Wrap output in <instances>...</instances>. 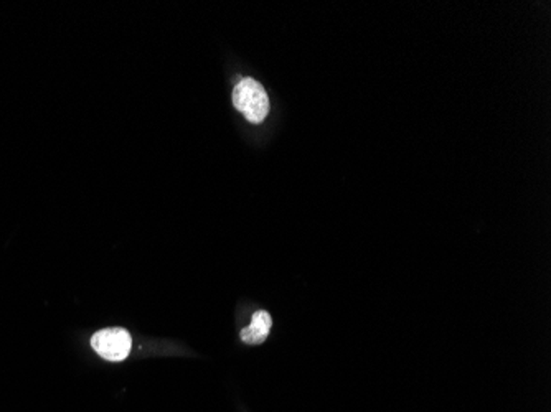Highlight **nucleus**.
<instances>
[{
	"mask_svg": "<svg viewBox=\"0 0 551 412\" xmlns=\"http://www.w3.org/2000/svg\"><path fill=\"white\" fill-rule=\"evenodd\" d=\"M233 104L253 124L264 121L270 114V97L253 78H245L234 86Z\"/></svg>",
	"mask_w": 551,
	"mask_h": 412,
	"instance_id": "1",
	"label": "nucleus"
},
{
	"mask_svg": "<svg viewBox=\"0 0 551 412\" xmlns=\"http://www.w3.org/2000/svg\"><path fill=\"white\" fill-rule=\"evenodd\" d=\"M272 327V318L266 310H257L251 318L249 327L241 330V340L248 345H261L270 335Z\"/></svg>",
	"mask_w": 551,
	"mask_h": 412,
	"instance_id": "3",
	"label": "nucleus"
},
{
	"mask_svg": "<svg viewBox=\"0 0 551 412\" xmlns=\"http://www.w3.org/2000/svg\"><path fill=\"white\" fill-rule=\"evenodd\" d=\"M91 347L108 362H123L131 353L133 340L124 328H104L93 335Z\"/></svg>",
	"mask_w": 551,
	"mask_h": 412,
	"instance_id": "2",
	"label": "nucleus"
}]
</instances>
